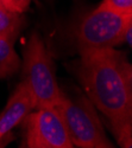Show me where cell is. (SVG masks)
<instances>
[{
  "label": "cell",
  "mask_w": 132,
  "mask_h": 148,
  "mask_svg": "<svg viewBox=\"0 0 132 148\" xmlns=\"http://www.w3.org/2000/svg\"><path fill=\"white\" fill-rule=\"evenodd\" d=\"M132 14H119L110 10L97 7L83 17L74 30L77 50L115 47L130 42Z\"/></svg>",
  "instance_id": "obj_4"
},
{
  "label": "cell",
  "mask_w": 132,
  "mask_h": 148,
  "mask_svg": "<svg viewBox=\"0 0 132 148\" xmlns=\"http://www.w3.org/2000/svg\"><path fill=\"white\" fill-rule=\"evenodd\" d=\"M75 75L94 107L107 117L119 146H132V68L114 47L80 50Z\"/></svg>",
  "instance_id": "obj_1"
},
{
  "label": "cell",
  "mask_w": 132,
  "mask_h": 148,
  "mask_svg": "<svg viewBox=\"0 0 132 148\" xmlns=\"http://www.w3.org/2000/svg\"><path fill=\"white\" fill-rule=\"evenodd\" d=\"M57 109L62 115L74 147H114V145L106 136L105 129L94 104L83 94H69L62 89V98Z\"/></svg>",
  "instance_id": "obj_3"
},
{
  "label": "cell",
  "mask_w": 132,
  "mask_h": 148,
  "mask_svg": "<svg viewBox=\"0 0 132 148\" xmlns=\"http://www.w3.org/2000/svg\"><path fill=\"white\" fill-rule=\"evenodd\" d=\"M17 37L0 36V79L7 78L20 68V58L15 50Z\"/></svg>",
  "instance_id": "obj_7"
},
{
  "label": "cell",
  "mask_w": 132,
  "mask_h": 148,
  "mask_svg": "<svg viewBox=\"0 0 132 148\" xmlns=\"http://www.w3.org/2000/svg\"><path fill=\"white\" fill-rule=\"evenodd\" d=\"M98 7L119 14H132V0H102Z\"/></svg>",
  "instance_id": "obj_9"
},
{
  "label": "cell",
  "mask_w": 132,
  "mask_h": 148,
  "mask_svg": "<svg viewBox=\"0 0 132 148\" xmlns=\"http://www.w3.org/2000/svg\"><path fill=\"white\" fill-rule=\"evenodd\" d=\"M36 109V103L30 90L20 82L0 113V146L8 138L11 132L24 122L25 117Z\"/></svg>",
  "instance_id": "obj_6"
},
{
  "label": "cell",
  "mask_w": 132,
  "mask_h": 148,
  "mask_svg": "<svg viewBox=\"0 0 132 148\" xmlns=\"http://www.w3.org/2000/svg\"><path fill=\"white\" fill-rule=\"evenodd\" d=\"M24 24L25 18L23 13L10 11L6 7H0V36L18 37Z\"/></svg>",
  "instance_id": "obj_8"
},
{
  "label": "cell",
  "mask_w": 132,
  "mask_h": 148,
  "mask_svg": "<svg viewBox=\"0 0 132 148\" xmlns=\"http://www.w3.org/2000/svg\"><path fill=\"white\" fill-rule=\"evenodd\" d=\"M28 87L36 103V108H57L62 98L55 76V66L50 53L37 32L28 40L23 58V81Z\"/></svg>",
  "instance_id": "obj_2"
},
{
  "label": "cell",
  "mask_w": 132,
  "mask_h": 148,
  "mask_svg": "<svg viewBox=\"0 0 132 148\" xmlns=\"http://www.w3.org/2000/svg\"><path fill=\"white\" fill-rule=\"evenodd\" d=\"M24 146L28 148H73L66 123L55 107L36 108L25 117Z\"/></svg>",
  "instance_id": "obj_5"
},
{
  "label": "cell",
  "mask_w": 132,
  "mask_h": 148,
  "mask_svg": "<svg viewBox=\"0 0 132 148\" xmlns=\"http://www.w3.org/2000/svg\"><path fill=\"white\" fill-rule=\"evenodd\" d=\"M0 1H1V0H0ZM1 3H3V1H1ZM3 5H4V4H3Z\"/></svg>",
  "instance_id": "obj_12"
},
{
  "label": "cell",
  "mask_w": 132,
  "mask_h": 148,
  "mask_svg": "<svg viewBox=\"0 0 132 148\" xmlns=\"http://www.w3.org/2000/svg\"><path fill=\"white\" fill-rule=\"evenodd\" d=\"M0 7H5V6L3 5V3H1V1H0Z\"/></svg>",
  "instance_id": "obj_11"
},
{
  "label": "cell",
  "mask_w": 132,
  "mask_h": 148,
  "mask_svg": "<svg viewBox=\"0 0 132 148\" xmlns=\"http://www.w3.org/2000/svg\"><path fill=\"white\" fill-rule=\"evenodd\" d=\"M1 1L7 10L17 13H24L29 7L31 0H1Z\"/></svg>",
  "instance_id": "obj_10"
}]
</instances>
